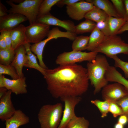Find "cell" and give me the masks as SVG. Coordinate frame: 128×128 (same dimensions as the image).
I'll list each match as a JSON object with an SVG mask.
<instances>
[{"mask_svg": "<svg viewBox=\"0 0 128 128\" xmlns=\"http://www.w3.org/2000/svg\"><path fill=\"white\" fill-rule=\"evenodd\" d=\"M43 76L48 90L56 99L80 96L89 87V81L87 68L76 64L45 69Z\"/></svg>", "mask_w": 128, "mask_h": 128, "instance_id": "obj_1", "label": "cell"}, {"mask_svg": "<svg viewBox=\"0 0 128 128\" xmlns=\"http://www.w3.org/2000/svg\"><path fill=\"white\" fill-rule=\"evenodd\" d=\"M110 66L104 55L97 54L96 58L87 64L88 76L91 83L94 88V93H98L108 82L105 74Z\"/></svg>", "mask_w": 128, "mask_h": 128, "instance_id": "obj_2", "label": "cell"}, {"mask_svg": "<svg viewBox=\"0 0 128 128\" xmlns=\"http://www.w3.org/2000/svg\"><path fill=\"white\" fill-rule=\"evenodd\" d=\"M63 112V105L60 103L42 106L37 116L41 128H58Z\"/></svg>", "mask_w": 128, "mask_h": 128, "instance_id": "obj_3", "label": "cell"}, {"mask_svg": "<svg viewBox=\"0 0 128 128\" xmlns=\"http://www.w3.org/2000/svg\"><path fill=\"white\" fill-rule=\"evenodd\" d=\"M111 58L118 54L128 55V44L117 35L105 36L102 43L94 50Z\"/></svg>", "mask_w": 128, "mask_h": 128, "instance_id": "obj_4", "label": "cell"}, {"mask_svg": "<svg viewBox=\"0 0 128 128\" xmlns=\"http://www.w3.org/2000/svg\"><path fill=\"white\" fill-rule=\"evenodd\" d=\"M43 0H25L18 4L10 1L6 3L11 7L8 10L9 13L19 14L25 16L29 24L35 22L38 16L40 6Z\"/></svg>", "mask_w": 128, "mask_h": 128, "instance_id": "obj_5", "label": "cell"}, {"mask_svg": "<svg viewBox=\"0 0 128 128\" xmlns=\"http://www.w3.org/2000/svg\"><path fill=\"white\" fill-rule=\"evenodd\" d=\"M98 54L95 51L86 52L72 50L64 52L58 56L55 62L60 65L76 64L85 61L90 62L94 59Z\"/></svg>", "mask_w": 128, "mask_h": 128, "instance_id": "obj_6", "label": "cell"}, {"mask_svg": "<svg viewBox=\"0 0 128 128\" xmlns=\"http://www.w3.org/2000/svg\"><path fill=\"white\" fill-rule=\"evenodd\" d=\"M50 28L49 25L36 22L26 27L27 42L35 44L42 41L47 37Z\"/></svg>", "mask_w": 128, "mask_h": 128, "instance_id": "obj_7", "label": "cell"}, {"mask_svg": "<svg viewBox=\"0 0 128 128\" xmlns=\"http://www.w3.org/2000/svg\"><path fill=\"white\" fill-rule=\"evenodd\" d=\"M101 95L104 100L116 102L128 96V91L121 84L114 82L105 86L102 89Z\"/></svg>", "mask_w": 128, "mask_h": 128, "instance_id": "obj_8", "label": "cell"}, {"mask_svg": "<svg viewBox=\"0 0 128 128\" xmlns=\"http://www.w3.org/2000/svg\"><path fill=\"white\" fill-rule=\"evenodd\" d=\"M64 102V108L61 120L58 128H65L70 120L76 115V106L80 102V96H69L60 99Z\"/></svg>", "mask_w": 128, "mask_h": 128, "instance_id": "obj_9", "label": "cell"}, {"mask_svg": "<svg viewBox=\"0 0 128 128\" xmlns=\"http://www.w3.org/2000/svg\"><path fill=\"white\" fill-rule=\"evenodd\" d=\"M95 7L91 3L80 0L72 5L66 6V12L71 18L79 21L84 18L87 13Z\"/></svg>", "mask_w": 128, "mask_h": 128, "instance_id": "obj_10", "label": "cell"}, {"mask_svg": "<svg viewBox=\"0 0 128 128\" xmlns=\"http://www.w3.org/2000/svg\"><path fill=\"white\" fill-rule=\"evenodd\" d=\"M26 78L24 76L15 79H10L3 75H0V87H5L8 90L18 95L27 93Z\"/></svg>", "mask_w": 128, "mask_h": 128, "instance_id": "obj_11", "label": "cell"}, {"mask_svg": "<svg viewBox=\"0 0 128 128\" xmlns=\"http://www.w3.org/2000/svg\"><path fill=\"white\" fill-rule=\"evenodd\" d=\"M36 22L49 26L52 25L60 27L67 31L75 33V25L73 22L69 20L59 19L50 13L37 18Z\"/></svg>", "mask_w": 128, "mask_h": 128, "instance_id": "obj_12", "label": "cell"}, {"mask_svg": "<svg viewBox=\"0 0 128 128\" xmlns=\"http://www.w3.org/2000/svg\"><path fill=\"white\" fill-rule=\"evenodd\" d=\"M12 93L8 90L0 98V119L2 121L11 117L16 110L11 100Z\"/></svg>", "mask_w": 128, "mask_h": 128, "instance_id": "obj_13", "label": "cell"}, {"mask_svg": "<svg viewBox=\"0 0 128 128\" xmlns=\"http://www.w3.org/2000/svg\"><path fill=\"white\" fill-rule=\"evenodd\" d=\"M27 20L25 16L21 14L9 13L0 17V30H11Z\"/></svg>", "mask_w": 128, "mask_h": 128, "instance_id": "obj_14", "label": "cell"}, {"mask_svg": "<svg viewBox=\"0 0 128 128\" xmlns=\"http://www.w3.org/2000/svg\"><path fill=\"white\" fill-rule=\"evenodd\" d=\"M15 50L14 59L10 65L15 68L19 78L24 76L23 69L27 60V55L25 48L24 45H22Z\"/></svg>", "mask_w": 128, "mask_h": 128, "instance_id": "obj_15", "label": "cell"}, {"mask_svg": "<svg viewBox=\"0 0 128 128\" xmlns=\"http://www.w3.org/2000/svg\"><path fill=\"white\" fill-rule=\"evenodd\" d=\"M29 117L20 109L16 110L13 115L5 121V128H19L29 123Z\"/></svg>", "mask_w": 128, "mask_h": 128, "instance_id": "obj_16", "label": "cell"}, {"mask_svg": "<svg viewBox=\"0 0 128 128\" xmlns=\"http://www.w3.org/2000/svg\"><path fill=\"white\" fill-rule=\"evenodd\" d=\"M26 27L23 25L21 24L11 30L12 47L14 50L20 46L27 43Z\"/></svg>", "mask_w": 128, "mask_h": 128, "instance_id": "obj_17", "label": "cell"}, {"mask_svg": "<svg viewBox=\"0 0 128 128\" xmlns=\"http://www.w3.org/2000/svg\"><path fill=\"white\" fill-rule=\"evenodd\" d=\"M96 7L104 11L109 16L121 18L116 11L111 2L108 0H87Z\"/></svg>", "mask_w": 128, "mask_h": 128, "instance_id": "obj_18", "label": "cell"}, {"mask_svg": "<svg viewBox=\"0 0 128 128\" xmlns=\"http://www.w3.org/2000/svg\"><path fill=\"white\" fill-rule=\"evenodd\" d=\"M25 48L27 55V60L24 67L36 69L43 75L45 73V69L40 66L37 60V57L34 55L30 49V43H27L24 45Z\"/></svg>", "mask_w": 128, "mask_h": 128, "instance_id": "obj_19", "label": "cell"}, {"mask_svg": "<svg viewBox=\"0 0 128 128\" xmlns=\"http://www.w3.org/2000/svg\"><path fill=\"white\" fill-rule=\"evenodd\" d=\"M105 36L96 27L89 36L87 50L93 51L102 42Z\"/></svg>", "mask_w": 128, "mask_h": 128, "instance_id": "obj_20", "label": "cell"}, {"mask_svg": "<svg viewBox=\"0 0 128 128\" xmlns=\"http://www.w3.org/2000/svg\"><path fill=\"white\" fill-rule=\"evenodd\" d=\"M106 21L109 36H111L117 35L118 31L125 22L123 18L111 16H108Z\"/></svg>", "mask_w": 128, "mask_h": 128, "instance_id": "obj_21", "label": "cell"}, {"mask_svg": "<svg viewBox=\"0 0 128 128\" xmlns=\"http://www.w3.org/2000/svg\"><path fill=\"white\" fill-rule=\"evenodd\" d=\"M108 16L102 10L95 7L87 13L84 18L97 23L106 20Z\"/></svg>", "mask_w": 128, "mask_h": 128, "instance_id": "obj_22", "label": "cell"}, {"mask_svg": "<svg viewBox=\"0 0 128 128\" xmlns=\"http://www.w3.org/2000/svg\"><path fill=\"white\" fill-rule=\"evenodd\" d=\"M96 27V23L91 20L86 19L75 26V33L82 34L91 32Z\"/></svg>", "mask_w": 128, "mask_h": 128, "instance_id": "obj_23", "label": "cell"}, {"mask_svg": "<svg viewBox=\"0 0 128 128\" xmlns=\"http://www.w3.org/2000/svg\"><path fill=\"white\" fill-rule=\"evenodd\" d=\"M89 37L84 36H77L73 41L72 48L73 50L82 51L87 49Z\"/></svg>", "mask_w": 128, "mask_h": 128, "instance_id": "obj_24", "label": "cell"}, {"mask_svg": "<svg viewBox=\"0 0 128 128\" xmlns=\"http://www.w3.org/2000/svg\"><path fill=\"white\" fill-rule=\"evenodd\" d=\"M15 50L12 48L0 49V64L10 65L15 55Z\"/></svg>", "mask_w": 128, "mask_h": 128, "instance_id": "obj_25", "label": "cell"}, {"mask_svg": "<svg viewBox=\"0 0 128 128\" xmlns=\"http://www.w3.org/2000/svg\"><path fill=\"white\" fill-rule=\"evenodd\" d=\"M89 123L83 117L74 116L69 122L65 128H89Z\"/></svg>", "mask_w": 128, "mask_h": 128, "instance_id": "obj_26", "label": "cell"}, {"mask_svg": "<svg viewBox=\"0 0 128 128\" xmlns=\"http://www.w3.org/2000/svg\"><path fill=\"white\" fill-rule=\"evenodd\" d=\"M59 0H44L41 4L37 18L43 16L50 13L52 7Z\"/></svg>", "mask_w": 128, "mask_h": 128, "instance_id": "obj_27", "label": "cell"}, {"mask_svg": "<svg viewBox=\"0 0 128 128\" xmlns=\"http://www.w3.org/2000/svg\"><path fill=\"white\" fill-rule=\"evenodd\" d=\"M91 102L99 110L102 118H105L107 116L109 112V101L106 100L102 101L96 99L91 100Z\"/></svg>", "mask_w": 128, "mask_h": 128, "instance_id": "obj_28", "label": "cell"}, {"mask_svg": "<svg viewBox=\"0 0 128 128\" xmlns=\"http://www.w3.org/2000/svg\"><path fill=\"white\" fill-rule=\"evenodd\" d=\"M3 74L10 76L13 79L19 78L15 68L11 65H5L0 64V75Z\"/></svg>", "mask_w": 128, "mask_h": 128, "instance_id": "obj_29", "label": "cell"}, {"mask_svg": "<svg viewBox=\"0 0 128 128\" xmlns=\"http://www.w3.org/2000/svg\"><path fill=\"white\" fill-rule=\"evenodd\" d=\"M111 58L114 61V67L121 69L124 73V77L128 78V62L122 60L117 55L114 56Z\"/></svg>", "mask_w": 128, "mask_h": 128, "instance_id": "obj_30", "label": "cell"}, {"mask_svg": "<svg viewBox=\"0 0 128 128\" xmlns=\"http://www.w3.org/2000/svg\"><path fill=\"white\" fill-rule=\"evenodd\" d=\"M111 1L119 15L120 18H123L125 13L124 0H111Z\"/></svg>", "mask_w": 128, "mask_h": 128, "instance_id": "obj_31", "label": "cell"}, {"mask_svg": "<svg viewBox=\"0 0 128 128\" xmlns=\"http://www.w3.org/2000/svg\"><path fill=\"white\" fill-rule=\"evenodd\" d=\"M109 111L114 118L123 114L121 109L115 102H110Z\"/></svg>", "mask_w": 128, "mask_h": 128, "instance_id": "obj_32", "label": "cell"}, {"mask_svg": "<svg viewBox=\"0 0 128 128\" xmlns=\"http://www.w3.org/2000/svg\"><path fill=\"white\" fill-rule=\"evenodd\" d=\"M116 103L121 109L123 114L128 117V96L124 97Z\"/></svg>", "mask_w": 128, "mask_h": 128, "instance_id": "obj_33", "label": "cell"}, {"mask_svg": "<svg viewBox=\"0 0 128 128\" xmlns=\"http://www.w3.org/2000/svg\"><path fill=\"white\" fill-rule=\"evenodd\" d=\"M0 35L5 39L7 44V48H12V41L11 30H0Z\"/></svg>", "mask_w": 128, "mask_h": 128, "instance_id": "obj_34", "label": "cell"}, {"mask_svg": "<svg viewBox=\"0 0 128 128\" xmlns=\"http://www.w3.org/2000/svg\"><path fill=\"white\" fill-rule=\"evenodd\" d=\"M96 27L105 36H109L108 26L106 20L96 23Z\"/></svg>", "mask_w": 128, "mask_h": 128, "instance_id": "obj_35", "label": "cell"}, {"mask_svg": "<svg viewBox=\"0 0 128 128\" xmlns=\"http://www.w3.org/2000/svg\"><path fill=\"white\" fill-rule=\"evenodd\" d=\"M80 0H59L56 5L58 7H62L65 5H69L80 1Z\"/></svg>", "mask_w": 128, "mask_h": 128, "instance_id": "obj_36", "label": "cell"}, {"mask_svg": "<svg viewBox=\"0 0 128 128\" xmlns=\"http://www.w3.org/2000/svg\"><path fill=\"white\" fill-rule=\"evenodd\" d=\"M8 10L1 1H0V17L5 16L8 14Z\"/></svg>", "mask_w": 128, "mask_h": 128, "instance_id": "obj_37", "label": "cell"}, {"mask_svg": "<svg viewBox=\"0 0 128 128\" xmlns=\"http://www.w3.org/2000/svg\"><path fill=\"white\" fill-rule=\"evenodd\" d=\"M128 122V117L126 115L123 114L120 116L118 119V122L124 125Z\"/></svg>", "mask_w": 128, "mask_h": 128, "instance_id": "obj_38", "label": "cell"}, {"mask_svg": "<svg viewBox=\"0 0 128 128\" xmlns=\"http://www.w3.org/2000/svg\"><path fill=\"white\" fill-rule=\"evenodd\" d=\"M128 31V20L126 21L117 33V34L122 33L124 32Z\"/></svg>", "mask_w": 128, "mask_h": 128, "instance_id": "obj_39", "label": "cell"}, {"mask_svg": "<svg viewBox=\"0 0 128 128\" xmlns=\"http://www.w3.org/2000/svg\"><path fill=\"white\" fill-rule=\"evenodd\" d=\"M7 48L6 42L3 36L0 35V49Z\"/></svg>", "mask_w": 128, "mask_h": 128, "instance_id": "obj_40", "label": "cell"}, {"mask_svg": "<svg viewBox=\"0 0 128 128\" xmlns=\"http://www.w3.org/2000/svg\"><path fill=\"white\" fill-rule=\"evenodd\" d=\"M125 8V13L123 18L126 22L128 20V0H124Z\"/></svg>", "mask_w": 128, "mask_h": 128, "instance_id": "obj_41", "label": "cell"}, {"mask_svg": "<svg viewBox=\"0 0 128 128\" xmlns=\"http://www.w3.org/2000/svg\"><path fill=\"white\" fill-rule=\"evenodd\" d=\"M8 90L5 87H0V98H1Z\"/></svg>", "mask_w": 128, "mask_h": 128, "instance_id": "obj_42", "label": "cell"}, {"mask_svg": "<svg viewBox=\"0 0 128 128\" xmlns=\"http://www.w3.org/2000/svg\"><path fill=\"white\" fill-rule=\"evenodd\" d=\"M124 125L118 122L114 125V128H124Z\"/></svg>", "mask_w": 128, "mask_h": 128, "instance_id": "obj_43", "label": "cell"}]
</instances>
